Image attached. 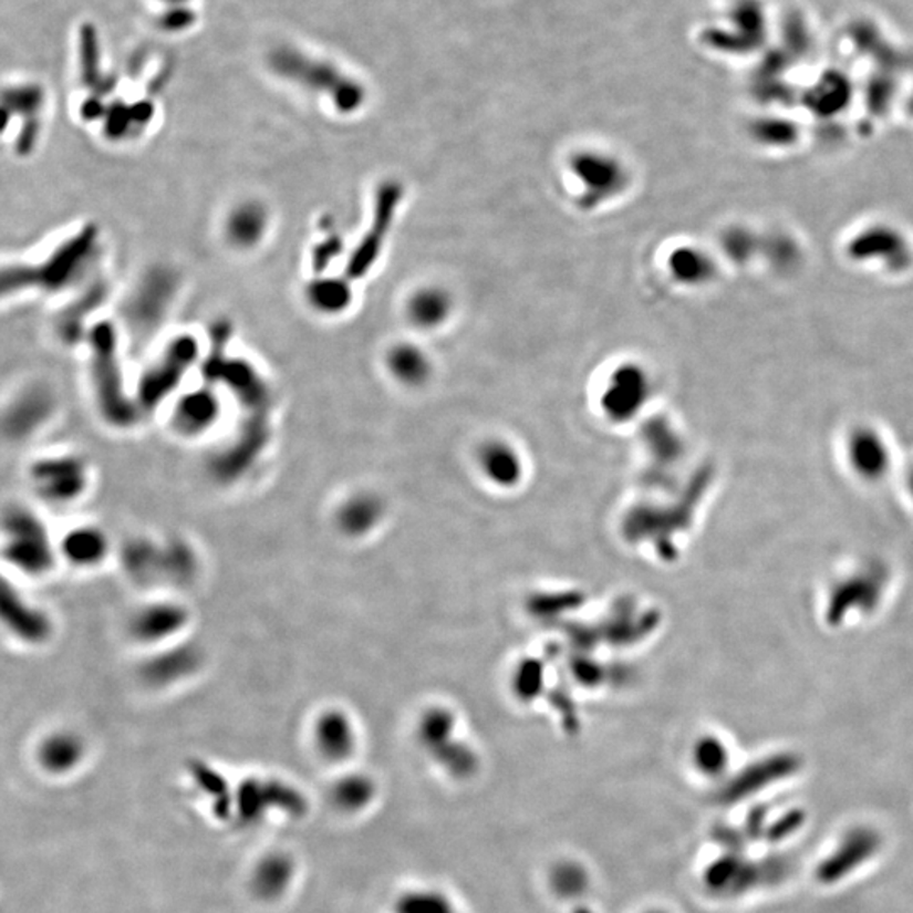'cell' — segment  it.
<instances>
[{
	"mask_svg": "<svg viewBox=\"0 0 913 913\" xmlns=\"http://www.w3.org/2000/svg\"><path fill=\"white\" fill-rule=\"evenodd\" d=\"M90 384L105 422L127 426L141 415L136 398H131L122 376L117 338L111 323L101 322L90 330Z\"/></svg>",
	"mask_w": 913,
	"mask_h": 913,
	"instance_id": "1",
	"label": "cell"
},
{
	"mask_svg": "<svg viewBox=\"0 0 913 913\" xmlns=\"http://www.w3.org/2000/svg\"><path fill=\"white\" fill-rule=\"evenodd\" d=\"M97 232L82 230L61 243L38 266H12L4 272V290L19 293L22 290H38L56 293L79 283L90 266V258L97 249Z\"/></svg>",
	"mask_w": 913,
	"mask_h": 913,
	"instance_id": "2",
	"label": "cell"
},
{
	"mask_svg": "<svg viewBox=\"0 0 913 913\" xmlns=\"http://www.w3.org/2000/svg\"><path fill=\"white\" fill-rule=\"evenodd\" d=\"M269 63L278 76L329 98L341 114H354L364 104L362 86L326 61L309 56L294 48H281L271 54Z\"/></svg>",
	"mask_w": 913,
	"mask_h": 913,
	"instance_id": "3",
	"label": "cell"
},
{
	"mask_svg": "<svg viewBox=\"0 0 913 913\" xmlns=\"http://www.w3.org/2000/svg\"><path fill=\"white\" fill-rule=\"evenodd\" d=\"M4 559L15 575L41 579L56 563L58 538L34 509L12 506L4 518Z\"/></svg>",
	"mask_w": 913,
	"mask_h": 913,
	"instance_id": "4",
	"label": "cell"
},
{
	"mask_svg": "<svg viewBox=\"0 0 913 913\" xmlns=\"http://www.w3.org/2000/svg\"><path fill=\"white\" fill-rule=\"evenodd\" d=\"M791 870V861L784 854H771L764 860H751L746 852L724 851L704 873V883L710 892L720 896H739L761 886L775 885L785 880Z\"/></svg>",
	"mask_w": 913,
	"mask_h": 913,
	"instance_id": "5",
	"label": "cell"
},
{
	"mask_svg": "<svg viewBox=\"0 0 913 913\" xmlns=\"http://www.w3.org/2000/svg\"><path fill=\"white\" fill-rule=\"evenodd\" d=\"M200 357V344L188 333L172 339L158 357L147 365L134 398L143 409H156L183 383L191 365Z\"/></svg>",
	"mask_w": 913,
	"mask_h": 913,
	"instance_id": "6",
	"label": "cell"
},
{
	"mask_svg": "<svg viewBox=\"0 0 913 913\" xmlns=\"http://www.w3.org/2000/svg\"><path fill=\"white\" fill-rule=\"evenodd\" d=\"M569 172L579 188V205L585 210L614 200L630 185L626 165L605 151H577L570 156Z\"/></svg>",
	"mask_w": 913,
	"mask_h": 913,
	"instance_id": "7",
	"label": "cell"
},
{
	"mask_svg": "<svg viewBox=\"0 0 913 913\" xmlns=\"http://www.w3.org/2000/svg\"><path fill=\"white\" fill-rule=\"evenodd\" d=\"M28 483L37 498L46 505L69 506L89 491L90 467L75 454H50L29 467Z\"/></svg>",
	"mask_w": 913,
	"mask_h": 913,
	"instance_id": "8",
	"label": "cell"
},
{
	"mask_svg": "<svg viewBox=\"0 0 913 913\" xmlns=\"http://www.w3.org/2000/svg\"><path fill=\"white\" fill-rule=\"evenodd\" d=\"M402 200L403 188L398 181H384L381 183V187H377L376 195H374L370 229L359 240L351 258H349L347 266H345L344 277L352 283L364 280L373 271L377 259L383 255L387 236L393 229L394 219H396Z\"/></svg>",
	"mask_w": 913,
	"mask_h": 913,
	"instance_id": "9",
	"label": "cell"
},
{
	"mask_svg": "<svg viewBox=\"0 0 913 913\" xmlns=\"http://www.w3.org/2000/svg\"><path fill=\"white\" fill-rule=\"evenodd\" d=\"M190 624L188 609L175 599H155L134 609L129 634L139 645L165 649L178 645L179 636Z\"/></svg>",
	"mask_w": 913,
	"mask_h": 913,
	"instance_id": "10",
	"label": "cell"
},
{
	"mask_svg": "<svg viewBox=\"0 0 913 913\" xmlns=\"http://www.w3.org/2000/svg\"><path fill=\"white\" fill-rule=\"evenodd\" d=\"M883 845V838L871 826L849 829L838 845L817 864L816 878L820 885L832 886L848 880L864 864L870 863Z\"/></svg>",
	"mask_w": 913,
	"mask_h": 913,
	"instance_id": "11",
	"label": "cell"
},
{
	"mask_svg": "<svg viewBox=\"0 0 913 913\" xmlns=\"http://www.w3.org/2000/svg\"><path fill=\"white\" fill-rule=\"evenodd\" d=\"M652 394L649 371L636 362H623L605 381L601 394L604 415L613 422H627L642 412Z\"/></svg>",
	"mask_w": 913,
	"mask_h": 913,
	"instance_id": "12",
	"label": "cell"
},
{
	"mask_svg": "<svg viewBox=\"0 0 913 913\" xmlns=\"http://www.w3.org/2000/svg\"><path fill=\"white\" fill-rule=\"evenodd\" d=\"M222 418V400L217 386L205 383L200 387L183 391L173 403L169 425L178 437L198 440L210 434Z\"/></svg>",
	"mask_w": 913,
	"mask_h": 913,
	"instance_id": "13",
	"label": "cell"
},
{
	"mask_svg": "<svg viewBox=\"0 0 913 913\" xmlns=\"http://www.w3.org/2000/svg\"><path fill=\"white\" fill-rule=\"evenodd\" d=\"M310 739L313 748L326 761L341 764L354 755L357 748V729L354 720L338 707H326L320 710L310 726Z\"/></svg>",
	"mask_w": 913,
	"mask_h": 913,
	"instance_id": "14",
	"label": "cell"
},
{
	"mask_svg": "<svg viewBox=\"0 0 913 913\" xmlns=\"http://www.w3.org/2000/svg\"><path fill=\"white\" fill-rule=\"evenodd\" d=\"M111 538L97 525L80 523L58 538L60 562L76 570H94L111 559Z\"/></svg>",
	"mask_w": 913,
	"mask_h": 913,
	"instance_id": "15",
	"label": "cell"
},
{
	"mask_svg": "<svg viewBox=\"0 0 913 913\" xmlns=\"http://www.w3.org/2000/svg\"><path fill=\"white\" fill-rule=\"evenodd\" d=\"M271 227L269 210L261 201H239L227 211L222 224L224 239L236 251L259 248Z\"/></svg>",
	"mask_w": 913,
	"mask_h": 913,
	"instance_id": "16",
	"label": "cell"
},
{
	"mask_svg": "<svg viewBox=\"0 0 913 913\" xmlns=\"http://www.w3.org/2000/svg\"><path fill=\"white\" fill-rule=\"evenodd\" d=\"M6 591L12 599L4 601V621L15 642L22 645H41L46 642L53 634L50 614L44 613L33 601L22 598L15 589Z\"/></svg>",
	"mask_w": 913,
	"mask_h": 913,
	"instance_id": "17",
	"label": "cell"
},
{
	"mask_svg": "<svg viewBox=\"0 0 913 913\" xmlns=\"http://www.w3.org/2000/svg\"><path fill=\"white\" fill-rule=\"evenodd\" d=\"M38 764L53 775L76 770L85 758V745L73 730L58 729L38 745Z\"/></svg>",
	"mask_w": 913,
	"mask_h": 913,
	"instance_id": "18",
	"label": "cell"
},
{
	"mask_svg": "<svg viewBox=\"0 0 913 913\" xmlns=\"http://www.w3.org/2000/svg\"><path fill=\"white\" fill-rule=\"evenodd\" d=\"M454 312L450 293L437 284H426L409 294L406 317L419 330L440 329Z\"/></svg>",
	"mask_w": 913,
	"mask_h": 913,
	"instance_id": "19",
	"label": "cell"
},
{
	"mask_svg": "<svg viewBox=\"0 0 913 913\" xmlns=\"http://www.w3.org/2000/svg\"><path fill=\"white\" fill-rule=\"evenodd\" d=\"M387 373L403 386L419 387L428 383L434 373L430 357L412 342H398L387 349L384 357Z\"/></svg>",
	"mask_w": 913,
	"mask_h": 913,
	"instance_id": "20",
	"label": "cell"
},
{
	"mask_svg": "<svg viewBox=\"0 0 913 913\" xmlns=\"http://www.w3.org/2000/svg\"><path fill=\"white\" fill-rule=\"evenodd\" d=\"M796 770V764L790 759H774L770 764L759 765L758 768H749L745 774L739 775L733 784L727 785L724 790V802L735 803L743 799L758 793L761 788L777 784Z\"/></svg>",
	"mask_w": 913,
	"mask_h": 913,
	"instance_id": "21",
	"label": "cell"
},
{
	"mask_svg": "<svg viewBox=\"0 0 913 913\" xmlns=\"http://www.w3.org/2000/svg\"><path fill=\"white\" fill-rule=\"evenodd\" d=\"M352 281L347 278H315L310 281L304 288V298L310 309L322 315L333 317L341 315L351 307L352 298Z\"/></svg>",
	"mask_w": 913,
	"mask_h": 913,
	"instance_id": "22",
	"label": "cell"
},
{
	"mask_svg": "<svg viewBox=\"0 0 913 913\" xmlns=\"http://www.w3.org/2000/svg\"><path fill=\"white\" fill-rule=\"evenodd\" d=\"M668 271L677 283L685 287H703L716 277V266L703 249L681 246L668 256Z\"/></svg>",
	"mask_w": 913,
	"mask_h": 913,
	"instance_id": "23",
	"label": "cell"
},
{
	"mask_svg": "<svg viewBox=\"0 0 913 913\" xmlns=\"http://www.w3.org/2000/svg\"><path fill=\"white\" fill-rule=\"evenodd\" d=\"M479 463L484 474L498 484H511L520 479V455L506 442L492 440L479 450Z\"/></svg>",
	"mask_w": 913,
	"mask_h": 913,
	"instance_id": "24",
	"label": "cell"
},
{
	"mask_svg": "<svg viewBox=\"0 0 913 913\" xmlns=\"http://www.w3.org/2000/svg\"><path fill=\"white\" fill-rule=\"evenodd\" d=\"M333 802L344 812L357 813L367 809L376 797L373 780L364 775H347L333 785Z\"/></svg>",
	"mask_w": 913,
	"mask_h": 913,
	"instance_id": "25",
	"label": "cell"
},
{
	"mask_svg": "<svg viewBox=\"0 0 913 913\" xmlns=\"http://www.w3.org/2000/svg\"><path fill=\"white\" fill-rule=\"evenodd\" d=\"M394 913H457L454 900L434 886L408 890L396 900Z\"/></svg>",
	"mask_w": 913,
	"mask_h": 913,
	"instance_id": "26",
	"label": "cell"
},
{
	"mask_svg": "<svg viewBox=\"0 0 913 913\" xmlns=\"http://www.w3.org/2000/svg\"><path fill=\"white\" fill-rule=\"evenodd\" d=\"M380 508L371 496H355L338 509V525L344 533L359 535L376 527Z\"/></svg>",
	"mask_w": 913,
	"mask_h": 913,
	"instance_id": "27",
	"label": "cell"
},
{
	"mask_svg": "<svg viewBox=\"0 0 913 913\" xmlns=\"http://www.w3.org/2000/svg\"><path fill=\"white\" fill-rule=\"evenodd\" d=\"M293 880V868L283 857H272L262 861L255 873V889L262 899L283 895Z\"/></svg>",
	"mask_w": 913,
	"mask_h": 913,
	"instance_id": "28",
	"label": "cell"
},
{
	"mask_svg": "<svg viewBox=\"0 0 913 913\" xmlns=\"http://www.w3.org/2000/svg\"><path fill=\"white\" fill-rule=\"evenodd\" d=\"M806 820L807 816L802 809H788L787 812L781 813L777 819L770 820L767 834H765V842L780 844V842L788 841V839L793 838V836L803 828Z\"/></svg>",
	"mask_w": 913,
	"mask_h": 913,
	"instance_id": "29",
	"label": "cell"
},
{
	"mask_svg": "<svg viewBox=\"0 0 913 913\" xmlns=\"http://www.w3.org/2000/svg\"><path fill=\"white\" fill-rule=\"evenodd\" d=\"M695 767L707 777L720 775L726 768V753L719 743L703 741L695 749Z\"/></svg>",
	"mask_w": 913,
	"mask_h": 913,
	"instance_id": "30",
	"label": "cell"
},
{
	"mask_svg": "<svg viewBox=\"0 0 913 913\" xmlns=\"http://www.w3.org/2000/svg\"><path fill=\"white\" fill-rule=\"evenodd\" d=\"M768 824H770V807L756 806L749 810L741 829L749 842H765Z\"/></svg>",
	"mask_w": 913,
	"mask_h": 913,
	"instance_id": "31",
	"label": "cell"
},
{
	"mask_svg": "<svg viewBox=\"0 0 913 913\" xmlns=\"http://www.w3.org/2000/svg\"><path fill=\"white\" fill-rule=\"evenodd\" d=\"M556 886L566 895L582 892L585 886L584 871L579 870L573 864L559 868L556 873Z\"/></svg>",
	"mask_w": 913,
	"mask_h": 913,
	"instance_id": "32",
	"label": "cell"
},
{
	"mask_svg": "<svg viewBox=\"0 0 913 913\" xmlns=\"http://www.w3.org/2000/svg\"><path fill=\"white\" fill-rule=\"evenodd\" d=\"M643 913H670V912H666V910L652 909V910H646V912H643Z\"/></svg>",
	"mask_w": 913,
	"mask_h": 913,
	"instance_id": "33",
	"label": "cell"
}]
</instances>
